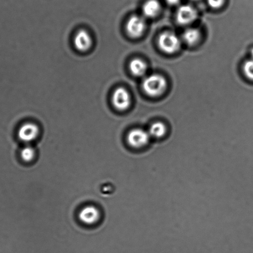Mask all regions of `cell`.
<instances>
[{
    "mask_svg": "<svg viewBox=\"0 0 253 253\" xmlns=\"http://www.w3.org/2000/svg\"><path fill=\"white\" fill-rule=\"evenodd\" d=\"M167 83L163 76L153 74L145 79L143 84L144 91L151 96H157L164 92Z\"/></svg>",
    "mask_w": 253,
    "mask_h": 253,
    "instance_id": "obj_1",
    "label": "cell"
},
{
    "mask_svg": "<svg viewBox=\"0 0 253 253\" xmlns=\"http://www.w3.org/2000/svg\"><path fill=\"white\" fill-rule=\"evenodd\" d=\"M159 48L166 53H174L179 49L181 42L178 37L173 32H166L161 34L158 39Z\"/></svg>",
    "mask_w": 253,
    "mask_h": 253,
    "instance_id": "obj_2",
    "label": "cell"
},
{
    "mask_svg": "<svg viewBox=\"0 0 253 253\" xmlns=\"http://www.w3.org/2000/svg\"><path fill=\"white\" fill-rule=\"evenodd\" d=\"M151 138L148 131L141 128H135L128 133L127 141L131 147L140 149L145 147L148 145Z\"/></svg>",
    "mask_w": 253,
    "mask_h": 253,
    "instance_id": "obj_3",
    "label": "cell"
},
{
    "mask_svg": "<svg viewBox=\"0 0 253 253\" xmlns=\"http://www.w3.org/2000/svg\"><path fill=\"white\" fill-rule=\"evenodd\" d=\"M146 28V22L142 17L133 16L126 24V31L129 36L133 38H138L142 36Z\"/></svg>",
    "mask_w": 253,
    "mask_h": 253,
    "instance_id": "obj_4",
    "label": "cell"
},
{
    "mask_svg": "<svg viewBox=\"0 0 253 253\" xmlns=\"http://www.w3.org/2000/svg\"><path fill=\"white\" fill-rule=\"evenodd\" d=\"M39 128L33 123H26L19 129L18 137L19 140L25 143L29 144L38 137Z\"/></svg>",
    "mask_w": 253,
    "mask_h": 253,
    "instance_id": "obj_5",
    "label": "cell"
},
{
    "mask_svg": "<svg viewBox=\"0 0 253 253\" xmlns=\"http://www.w3.org/2000/svg\"><path fill=\"white\" fill-rule=\"evenodd\" d=\"M198 13L197 10L190 5H183L178 9L177 21L182 26H186L192 23L197 19Z\"/></svg>",
    "mask_w": 253,
    "mask_h": 253,
    "instance_id": "obj_6",
    "label": "cell"
},
{
    "mask_svg": "<svg viewBox=\"0 0 253 253\" xmlns=\"http://www.w3.org/2000/svg\"><path fill=\"white\" fill-rule=\"evenodd\" d=\"M113 105L117 110H126L131 103L130 93L124 88H118L114 91L112 96Z\"/></svg>",
    "mask_w": 253,
    "mask_h": 253,
    "instance_id": "obj_7",
    "label": "cell"
},
{
    "mask_svg": "<svg viewBox=\"0 0 253 253\" xmlns=\"http://www.w3.org/2000/svg\"><path fill=\"white\" fill-rule=\"evenodd\" d=\"M101 213L98 208L93 205L86 206L79 213V219L84 224L93 225L100 219Z\"/></svg>",
    "mask_w": 253,
    "mask_h": 253,
    "instance_id": "obj_8",
    "label": "cell"
},
{
    "mask_svg": "<svg viewBox=\"0 0 253 253\" xmlns=\"http://www.w3.org/2000/svg\"><path fill=\"white\" fill-rule=\"evenodd\" d=\"M74 42L76 48L81 51L88 50L93 43L90 35L84 30H81L76 34Z\"/></svg>",
    "mask_w": 253,
    "mask_h": 253,
    "instance_id": "obj_9",
    "label": "cell"
},
{
    "mask_svg": "<svg viewBox=\"0 0 253 253\" xmlns=\"http://www.w3.org/2000/svg\"><path fill=\"white\" fill-rule=\"evenodd\" d=\"M161 6L157 0H148L144 4L143 11L146 17H154L157 16L160 11Z\"/></svg>",
    "mask_w": 253,
    "mask_h": 253,
    "instance_id": "obj_10",
    "label": "cell"
},
{
    "mask_svg": "<svg viewBox=\"0 0 253 253\" xmlns=\"http://www.w3.org/2000/svg\"><path fill=\"white\" fill-rule=\"evenodd\" d=\"M130 69L134 76L141 77L145 75L147 65L140 59H135L130 62Z\"/></svg>",
    "mask_w": 253,
    "mask_h": 253,
    "instance_id": "obj_11",
    "label": "cell"
},
{
    "mask_svg": "<svg viewBox=\"0 0 253 253\" xmlns=\"http://www.w3.org/2000/svg\"><path fill=\"white\" fill-rule=\"evenodd\" d=\"M201 34L197 29L189 28L186 30L183 34V39L189 45H194L200 39Z\"/></svg>",
    "mask_w": 253,
    "mask_h": 253,
    "instance_id": "obj_12",
    "label": "cell"
},
{
    "mask_svg": "<svg viewBox=\"0 0 253 253\" xmlns=\"http://www.w3.org/2000/svg\"><path fill=\"white\" fill-rule=\"evenodd\" d=\"M151 138H161L167 132V127L164 124L162 123H155L151 125L148 131Z\"/></svg>",
    "mask_w": 253,
    "mask_h": 253,
    "instance_id": "obj_13",
    "label": "cell"
},
{
    "mask_svg": "<svg viewBox=\"0 0 253 253\" xmlns=\"http://www.w3.org/2000/svg\"><path fill=\"white\" fill-rule=\"evenodd\" d=\"M36 156V150L30 145H27L21 151V157L25 162H31Z\"/></svg>",
    "mask_w": 253,
    "mask_h": 253,
    "instance_id": "obj_14",
    "label": "cell"
},
{
    "mask_svg": "<svg viewBox=\"0 0 253 253\" xmlns=\"http://www.w3.org/2000/svg\"><path fill=\"white\" fill-rule=\"evenodd\" d=\"M244 71L245 76L250 80L253 81V59L245 62L244 66Z\"/></svg>",
    "mask_w": 253,
    "mask_h": 253,
    "instance_id": "obj_15",
    "label": "cell"
},
{
    "mask_svg": "<svg viewBox=\"0 0 253 253\" xmlns=\"http://www.w3.org/2000/svg\"><path fill=\"white\" fill-rule=\"evenodd\" d=\"M208 4L212 8H219L224 4V0H207Z\"/></svg>",
    "mask_w": 253,
    "mask_h": 253,
    "instance_id": "obj_16",
    "label": "cell"
},
{
    "mask_svg": "<svg viewBox=\"0 0 253 253\" xmlns=\"http://www.w3.org/2000/svg\"><path fill=\"white\" fill-rule=\"evenodd\" d=\"M165 1L170 5L177 4L180 2V0H165Z\"/></svg>",
    "mask_w": 253,
    "mask_h": 253,
    "instance_id": "obj_17",
    "label": "cell"
},
{
    "mask_svg": "<svg viewBox=\"0 0 253 253\" xmlns=\"http://www.w3.org/2000/svg\"><path fill=\"white\" fill-rule=\"evenodd\" d=\"M251 55H252V58L253 59V48L252 49Z\"/></svg>",
    "mask_w": 253,
    "mask_h": 253,
    "instance_id": "obj_18",
    "label": "cell"
},
{
    "mask_svg": "<svg viewBox=\"0 0 253 253\" xmlns=\"http://www.w3.org/2000/svg\"><path fill=\"white\" fill-rule=\"evenodd\" d=\"M193 1H197V0H193Z\"/></svg>",
    "mask_w": 253,
    "mask_h": 253,
    "instance_id": "obj_19",
    "label": "cell"
}]
</instances>
